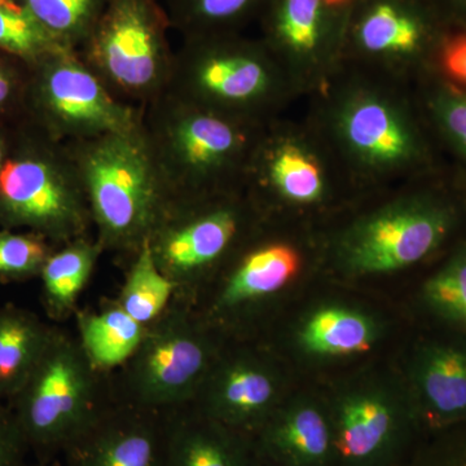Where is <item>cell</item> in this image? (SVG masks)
<instances>
[{"instance_id": "obj_4", "label": "cell", "mask_w": 466, "mask_h": 466, "mask_svg": "<svg viewBox=\"0 0 466 466\" xmlns=\"http://www.w3.org/2000/svg\"><path fill=\"white\" fill-rule=\"evenodd\" d=\"M287 86L288 70L262 39L225 32L184 36L167 92L223 115L267 124Z\"/></svg>"}, {"instance_id": "obj_33", "label": "cell", "mask_w": 466, "mask_h": 466, "mask_svg": "<svg viewBox=\"0 0 466 466\" xmlns=\"http://www.w3.org/2000/svg\"><path fill=\"white\" fill-rule=\"evenodd\" d=\"M400 466H466V424L431 434Z\"/></svg>"}, {"instance_id": "obj_26", "label": "cell", "mask_w": 466, "mask_h": 466, "mask_svg": "<svg viewBox=\"0 0 466 466\" xmlns=\"http://www.w3.org/2000/svg\"><path fill=\"white\" fill-rule=\"evenodd\" d=\"M177 294V285L159 269L147 241L128 262L116 302L135 320L148 327L165 314Z\"/></svg>"}, {"instance_id": "obj_35", "label": "cell", "mask_w": 466, "mask_h": 466, "mask_svg": "<svg viewBox=\"0 0 466 466\" xmlns=\"http://www.w3.org/2000/svg\"><path fill=\"white\" fill-rule=\"evenodd\" d=\"M441 69L466 88V25L453 27L435 38Z\"/></svg>"}, {"instance_id": "obj_31", "label": "cell", "mask_w": 466, "mask_h": 466, "mask_svg": "<svg viewBox=\"0 0 466 466\" xmlns=\"http://www.w3.org/2000/svg\"><path fill=\"white\" fill-rule=\"evenodd\" d=\"M54 244L34 232L0 229V279L26 281L39 278Z\"/></svg>"}, {"instance_id": "obj_39", "label": "cell", "mask_w": 466, "mask_h": 466, "mask_svg": "<svg viewBox=\"0 0 466 466\" xmlns=\"http://www.w3.org/2000/svg\"><path fill=\"white\" fill-rule=\"evenodd\" d=\"M24 466H26V465H24ZM34 466H51V465H48V462H41V464L34 465Z\"/></svg>"}, {"instance_id": "obj_15", "label": "cell", "mask_w": 466, "mask_h": 466, "mask_svg": "<svg viewBox=\"0 0 466 466\" xmlns=\"http://www.w3.org/2000/svg\"><path fill=\"white\" fill-rule=\"evenodd\" d=\"M268 124L251 153L244 188L265 214L272 207H321L332 196L324 158L302 137Z\"/></svg>"}, {"instance_id": "obj_38", "label": "cell", "mask_w": 466, "mask_h": 466, "mask_svg": "<svg viewBox=\"0 0 466 466\" xmlns=\"http://www.w3.org/2000/svg\"><path fill=\"white\" fill-rule=\"evenodd\" d=\"M449 3L456 11L466 15V0H449Z\"/></svg>"}, {"instance_id": "obj_27", "label": "cell", "mask_w": 466, "mask_h": 466, "mask_svg": "<svg viewBox=\"0 0 466 466\" xmlns=\"http://www.w3.org/2000/svg\"><path fill=\"white\" fill-rule=\"evenodd\" d=\"M171 26L183 36L238 32L268 0H162Z\"/></svg>"}, {"instance_id": "obj_6", "label": "cell", "mask_w": 466, "mask_h": 466, "mask_svg": "<svg viewBox=\"0 0 466 466\" xmlns=\"http://www.w3.org/2000/svg\"><path fill=\"white\" fill-rule=\"evenodd\" d=\"M263 218L244 187L173 198L150 233V253L177 285V297L191 299L262 225Z\"/></svg>"}, {"instance_id": "obj_20", "label": "cell", "mask_w": 466, "mask_h": 466, "mask_svg": "<svg viewBox=\"0 0 466 466\" xmlns=\"http://www.w3.org/2000/svg\"><path fill=\"white\" fill-rule=\"evenodd\" d=\"M433 18L419 0H357L345 50L370 60H412L435 42Z\"/></svg>"}, {"instance_id": "obj_28", "label": "cell", "mask_w": 466, "mask_h": 466, "mask_svg": "<svg viewBox=\"0 0 466 466\" xmlns=\"http://www.w3.org/2000/svg\"><path fill=\"white\" fill-rule=\"evenodd\" d=\"M35 20L63 48L78 51L108 0H23Z\"/></svg>"}, {"instance_id": "obj_10", "label": "cell", "mask_w": 466, "mask_h": 466, "mask_svg": "<svg viewBox=\"0 0 466 466\" xmlns=\"http://www.w3.org/2000/svg\"><path fill=\"white\" fill-rule=\"evenodd\" d=\"M25 121L66 144L140 133L143 109L116 99L76 51L60 50L32 66Z\"/></svg>"}, {"instance_id": "obj_14", "label": "cell", "mask_w": 466, "mask_h": 466, "mask_svg": "<svg viewBox=\"0 0 466 466\" xmlns=\"http://www.w3.org/2000/svg\"><path fill=\"white\" fill-rule=\"evenodd\" d=\"M332 128L345 157L368 175L397 174L420 156L419 137L410 116L383 92H349L334 109Z\"/></svg>"}, {"instance_id": "obj_9", "label": "cell", "mask_w": 466, "mask_h": 466, "mask_svg": "<svg viewBox=\"0 0 466 466\" xmlns=\"http://www.w3.org/2000/svg\"><path fill=\"white\" fill-rule=\"evenodd\" d=\"M327 400L334 466H400L425 435L401 377L361 372Z\"/></svg>"}, {"instance_id": "obj_19", "label": "cell", "mask_w": 466, "mask_h": 466, "mask_svg": "<svg viewBox=\"0 0 466 466\" xmlns=\"http://www.w3.org/2000/svg\"><path fill=\"white\" fill-rule=\"evenodd\" d=\"M253 441L262 466H334L327 397L287 395Z\"/></svg>"}, {"instance_id": "obj_7", "label": "cell", "mask_w": 466, "mask_h": 466, "mask_svg": "<svg viewBox=\"0 0 466 466\" xmlns=\"http://www.w3.org/2000/svg\"><path fill=\"white\" fill-rule=\"evenodd\" d=\"M110 400L109 376L92 366L78 337L55 327L29 379L7 404L30 452L50 462Z\"/></svg>"}, {"instance_id": "obj_18", "label": "cell", "mask_w": 466, "mask_h": 466, "mask_svg": "<svg viewBox=\"0 0 466 466\" xmlns=\"http://www.w3.org/2000/svg\"><path fill=\"white\" fill-rule=\"evenodd\" d=\"M403 379L424 434L466 424V336L417 346Z\"/></svg>"}, {"instance_id": "obj_22", "label": "cell", "mask_w": 466, "mask_h": 466, "mask_svg": "<svg viewBox=\"0 0 466 466\" xmlns=\"http://www.w3.org/2000/svg\"><path fill=\"white\" fill-rule=\"evenodd\" d=\"M382 332V325L372 312L350 303L324 302L303 315L294 341L306 358L343 360L370 352Z\"/></svg>"}, {"instance_id": "obj_24", "label": "cell", "mask_w": 466, "mask_h": 466, "mask_svg": "<svg viewBox=\"0 0 466 466\" xmlns=\"http://www.w3.org/2000/svg\"><path fill=\"white\" fill-rule=\"evenodd\" d=\"M76 328V337L92 366L106 375L127 363L147 330L116 300L99 311L78 312Z\"/></svg>"}, {"instance_id": "obj_13", "label": "cell", "mask_w": 466, "mask_h": 466, "mask_svg": "<svg viewBox=\"0 0 466 466\" xmlns=\"http://www.w3.org/2000/svg\"><path fill=\"white\" fill-rule=\"evenodd\" d=\"M285 397L283 373L265 350L226 339L191 406L253 440Z\"/></svg>"}, {"instance_id": "obj_3", "label": "cell", "mask_w": 466, "mask_h": 466, "mask_svg": "<svg viewBox=\"0 0 466 466\" xmlns=\"http://www.w3.org/2000/svg\"><path fill=\"white\" fill-rule=\"evenodd\" d=\"M0 228L36 233L56 248L92 236L94 229L66 144L26 121L15 126L0 170Z\"/></svg>"}, {"instance_id": "obj_21", "label": "cell", "mask_w": 466, "mask_h": 466, "mask_svg": "<svg viewBox=\"0 0 466 466\" xmlns=\"http://www.w3.org/2000/svg\"><path fill=\"white\" fill-rule=\"evenodd\" d=\"M164 466H262L254 441L195 407L165 413Z\"/></svg>"}, {"instance_id": "obj_36", "label": "cell", "mask_w": 466, "mask_h": 466, "mask_svg": "<svg viewBox=\"0 0 466 466\" xmlns=\"http://www.w3.org/2000/svg\"><path fill=\"white\" fill-rule=\"evenodd\" d=\"M30 452L16 417L7 403L0 401V466H24Z\"/></svg>"}, {"instance_id": "obj_23", "label": "cell", "mask_w": 466, "mask_h": 466, "mask_svg": "<svg viewBox=\"0 0 466 466\" xmlns=\"http://www.w3.org/2000/svg\"><path fill=\"white\" fill-rule=\"evenodd\" d=\"M54 328L29 309L14 305L0 308V401L9 403L16 397L41 359Z\"/></svg>"}, {"instance_id": "obj_29", "label": "cell", "mask_w": 466, "mask_h": 466, "mask_svg": "<svg viewBox=\"0 0 466 466\" xmlns=\"http://www.w3.org/2000/svg\"><path fill=\"white\" fill-rule=\"evenodd\" d=\"M0 50L34 66L66 48L43 29L23 0H0Z\"/></svg>"}, {"instance_id": "obj_34", "label": "cell", "mask_w": 466, "mask_h": 466, "mask_svg": "<svg viewBox=\"0 0 466 466\" xmlns=\"http://www.w3.org/2000/svg\"><path fill=\"white\" fill-rule=\"evenodd\" d=\"M433 110L444 133L466 155V96L441 91L433 101Z\"/></svg>"}, {"instance_id": "obj_25", "label": "cell", "mask_w": 466, "mask_h": 466, "mask_svg": "<svg viewBox=\"0 0 466 466\" xmlns=\"http://www.w3.org/2000/svg\"><path fill=\"white\" fill-rule=\"evenodd\" d=\"M103 253L95 236L76 238L52 251L39 276L43 305L51 318L61 320L75 311L79 294L90 281Z\"/></svg>"}, {"instance_id": "obj_30", "label": "cell", "mask_w": 466, "mask_h": 466, "mask_svg": "<svg viewBox=\"0 0 466 466\" xmlns=\"http://www.w3.org/2000/svg\"><path fill=\"white\" fill-rule=\"evenodd\" d=\"M421 299L431 314L466 336V245L426 280Z\"/></svg>"}, {"instance_id": "obj_37", "label": "cell", "mask_w": 466, "mask_h": 466, "mask_svg": "<svg viewBox=\"0 0 466 466\" xmlns=\"http://www.w3.org/2000/svg\"><path fill=\"white\" fill-rule=\"evenodd\" d=\"M15 126L0 125V170H2L3 164H5V158H7Z\"/></svg>"}, {"instance_id": "obj_11", "label": "cell", "mask_w": 466, "mask_h": 466, "mask_svg": "<svg viewBox=\"0 0 466 466\" xmlns=\"http://www.w3.org/2000/svg\"><path fill=\"white\" fill-rule=\"evenodd\" d=\"M455 225L449 205L428 196L395 200L359 218L339 236L334 265L352 279L404 271L433 256Z\"/></svg>"}, {"instance_id": "obj_8", "label": "cell", "mask_w": 466, "mask_h": 466, "mask_svg": "<svg viewBox=\"0 0 466 466\" xmlns=\"http://www.w3.org/2000/svg\"><path fill=\"white\" fill-rule=\"evenodd\" d=\"M171 29L162 0H108L76 52L116 99L143 109L170 84Z\"/></svg>"}, {"instance_id": "obj_1", "label": "cell", "mask_w": 466, "mask_h": 466, "mask_svg": "<svg viewBox=\"0 0 466 466\" xmlns=\"http://www.w3.org/2000/svg\"><path fill=\"white\" fill-rule=\"evenodd\" d=\"M267 124L223 115L164 92L144 106L142 133L173 200L244 187L251 153Z\"/></svg>"}, {"instance_id": "obj_12", "label": "cell", "mask_w": 466, "mask_h": 466, "mask_svg": "<svg viewBox=\"0 0 466 466\" xmlns=\"http://www.w3.org/2000/svg\"><path fill=\"white\" fill-rule=\"evenodd\" d=\"M303 268L299 248L262 232V225L235 251L210 283L192 300L205 320L225 339L254 311L299 279Z\"/></svg>"}, {"instance_id": "obj_32", "label": "cell", "mask_w": 466, "mask_h": 466, "mask_svg": "<svg viewBox=\"0 0 466 466\" xmlns=\"http://www.w3.org/2000/svg\"><path fill=\"white\" fill-rule=\"evenodd\" d=\"M30 76L32 66L0 50V125L15 126L25 121Z\"/></svg>"}, {"instance_id": "obj_16", "label": "cell", "mask_w": 466, "mask_h": 466, "mask_svg": "<svg viewBox=\"0 0 466 466\" xmlns=\"http://www.w3.org/2000/svg\"><path fill=\"white\" fill-rule=\"evenodd\" d=\"M357 0H268L262 41L285 69H323L345 51Z\"/></svg>"}, {"instance_id": "obj_2", "label": "cell", "mask_w": 466, "mask_h": 466, "mask_svg": "<svg viewBox=\"0 0 466 466\" xmlns=\"http://www.w3.org/2000/svg\"><path fill=\"white\" fill-rule=\"evenodd\" d=\"M66 146L84 184L95 238L104 253L130 262L168 201L142 131Z\"/></svg>"}, {"instance_id": "obj_5", "label": "cell", "mask_w": 466, "mask_h": 466, "mask_svg": "<svg viewBox=\"0 0 466 466\" xmlns=\"http://www.w3.org/2000/svg\"><path fill=\"white\" fill-rule=\"evenodd\" d=\"M188 300L175 297L147 327L125 366L109 373L110 394L130 406L168 413L188 406L226 342Z\"/></svg>"}, {"instance_id": "obj_17", "label": "cell", "mask_w": 466, "mask_h": 466, "mask_svg": "<svg viewBox=\"0 0 466 466\" xmlns=\"http://www.w3.org/2000/svg\"><path fill=\"white\" fill-rule=\"evenodd\" d=\"M165 413L116 401L64 450L66 466H164Z\"/></svg>"}]
</instances>
